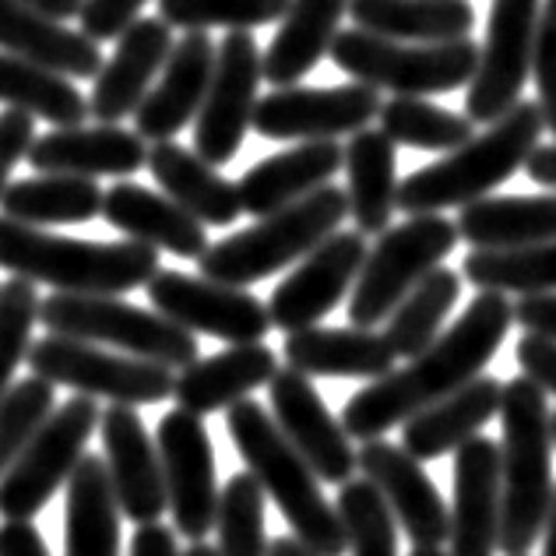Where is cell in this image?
<instances>
[{
    "instance_id": "30",
    "label": "cell",
    "mask_w": 556,
    "mask_h": 556,
    "mask_svg": "<svg viewBox=\"0 0 556 556\" xmlns=\"http://www.w3.org/2000/svg\"><path fill=\"white\" fill-rule=\"evenodd\" d=\"M282 356L306 377L377 380L394 370V349L374 328H303L286 334Z\"/></svg>"
},
{
    "instance_id": "9",
    "label": "cell",
    "mask_w": 556,
    "mask_h": 556,
    "mask_svg": "<svg viewBox=\"0 0 556 556\" xmlns=\"http://www.w3.org/2000/svg\"><path fill=\"white\" fill-rule=\"evenodd\" d=\"M458 226L444 215H408V223L380 232L367 251L349 296L353 328H377L433 268L458 247Z\"/></svg>"
},
{
    "instance_id": "38",
    "label": "cell",
    "mask_w": 556,
    "mask_h": 556,
    "mask_svg": "<svg viewBox=\"0 0 556 556\" xmlns=\"http://www.w3.org/2000/svg\"><path fill=\"white\" fill-rule=\"evenodd\" d=\"M0 102L53 127H78L89 121V99L75 81L14 53H0Z\"/></svg>"
},
{
    "instance_id": "34",
    "label": "cell",
    "mask_w": 556,
    "mask_h": 556,
    "mask_svg": "<svg viewBox=\"0 0 556 556\" xmlns=\"http://www.w3.org/2000/svg\"><path fill=\"white\" fill-rule=\"evenodd\" d=\"M64 556H121V504L106 462L85 455L67 479Z\"/></svg>"
},
{
    "instance_id": "19",
    "label": "cell",
    "mask_w": 556,
    "mask_h": 556,
    "mask_svg": "<svg viewBox=\"0 0 556 556\" xmlns=\"http://www.w3.org/2000/svg\"><path fill=\"white\" fill-rule=\"evenodd\" d=\"M359 476L374 482L384 496L399 529L413 539V546H444L451 539V510L444 496L437 493L433 479L422 472L402 444L388 441H363L356 451Z\"/></svg>"
},
{
    "instance_id": "6",
    "label": "cell",
    "mask_w": 556,
    "mask_h": 556,
    "mask_svg": "<svg viewBox=\"0 0 556 556\" xmlns=\"http://www.w3.org/2000/svg\"><path fill=\"white\" fill-rule=\"evenodd\" d=\"M345 218L349 194L342 187L328 184L314 190V194H306L303 201L289 204V208L271 212L257 218L254 226L212 243L198 257V268L212 282L247 289L289 265H300L317 243H325L331 232H339Z\"/></svg>"
},
{
    "instance_id": "20",
    "label": "cell",
    "mask_w": 556,
    "mask_h": 556,
    "mask_svg": "<svg viewBox=\"0 0 556 556\" xmlns=\"http://www.w3.org/2000/svg\"><path fill=\"white\" fill-rule=\"evenodd\" d=\"M102 447H106V472L113 482L121 515L135 525H152L163 518L166 504V479L159 447L144 430L135 405H110L99 419Z\"/></svg>"
},
{
    "instance_id": "56",
    "label": "cell",
    "mask_w": 556,
    "mask_h": 556,
    "mask_svg": "<svg viewBox=\"0 0 556 556\" xmlns=\"http://www.w3.org/2000/svg\"><path fill=\"white\" fill-rule=\"evenodd\" d=\"M268 556H317L311 546H303L296 535H278L268 543Z\"/></svg>"
},
{
    "instance_id": "47",
    "label": "cell",
    "mask_w": 556,
    "mask_h": 556,
    "mask_svg": "<svg viewBox=\"0 0 556 556\" xmlns=\"http://www.w3.org/2000/svg\"><path fill=\"white\" fill-rule=\"evenodd\" d=\"M532 78H535V89H539V110H543V121L556 135V0H543V11H539Z\"/></svg>"
},
{
    "instance_id": "29",
    "label": "cell",
    "mask_w": 556,
    "mask_h": 556,
    "mask_svg": "<svg viewBox=\"0 0 556 556\" xmlns=\"http://www.w3.org/2000/svg\"><path fill=\"white\" fill-rule=\"evenodd\" d=\"M501 399H504L501 380L479 374L455 394H447V399L433 402L413 419H405L402 447L416 462L444 458L451 451H458L465 441L479 437V430L486 427L493 416H501Z\"/></svg>"
},
{
    "instance_id": "58",
    "label": "cell",
    "mask_w": 556,
    "mask_h": 556,
    "mask_svg": "<svg viewBox=\"0 0 556 556\" xmlns=\"http://www.w3.org/2000/svg\"><path fill=\"white\" fill-rule=\"evenodd\" d=\"M184 556H223V553H218V546H208L201 539V543H190V549H184Z\"/></svg>"
},
{
    "instance_id": "16",
    "label": "cell",
    "mask_w": 556,
    "mask_h": 556,
    "mask_svg": "<svg viewBox=\"0 0 556 556\" xmlns=\"http://www.w3.org/2000/svg\"><path fill=\"white\" fill-rule=\"evenodd\" d=\"M367 237L359 229H339L325 243H317L282 282L275 286L268 300L271 328L303 331L317 328L334 306L345 300V292L356 286L363 261H367Z\"/></svg>"
},
{
    "instance_id": "41",
    "label": "cell",
    "mask_w": 556,
    "mask_h": 556,
    "mask_svg": "<svg viewBox=\"0 0 556 556\" xmlns=\"http://www.w3.org/2000/svg\"><path fill=\"white\" fill-rule=\"evenodd\" d=\"M377 121L394 144H408V149L422 152H455L476 138V124L465 113L444 110L422 96H391L380 106Z\"/></svg>"
},
{
    "instance_id": "2",
    "label": "cell",
    "mask_w": 556,
    "mask_h": 556,
    "mask_svg": "<svg viewBox=\"0 0 556 556\" xmlns=\"http://www.w3.org/2000/svg\"><path fill=\"white\" fill-rule=\"evenodd\" d=\"M0 268L33 286H50L75 296H121L149 286L163 271L155 247L135 240L102 243L56 237L39 226L0 215Z\"/></svg>"
},
{
    "instance_id": "21",
    "label": "cell",
    "mask_w": 556,
    "mask_h": 556,
    "mask_svg": "<svg viewBox=\"0 0 556 556\" xmlns=\"http://www.w3.org/2000/svg\"><path fill=\"white\" fill-rule=\"evenodd\" d=\"M173 47V28L163 18H138L116 39L113 56L102 61V71L92 78L89 116L96 124H124L135 116L152 81L166 67Z\"/></svg>"
},
{
    "instance_id": "42",
    "label": "cell",
    "mask_w": 556,
    "mask_h": 556,
    "mask_svg": "<svg viewBox=\"0 0 556 556\" xmlns=\"http://www.w3.org/2000/svg\"><path fill=\"white\" fill-rule=\"evenodd\" d=\"M265 501L268 493L251 472H237L218 490L215 532L223 556H268L265 535Z\"/></svg>"
},
{
    "instance_id": "24",
    "label": "cell",
    "mask_w": 556,
    "mask_h": 556,
    "mask_svg": "<svg viewBox=\"0 0 556 556\" xmlns=\"http://www.w3.org/2000/svg\"><path fill=\"white\" fill-rule=\"evenodd\" d=\"M215 53L218 47L208 33H184L177 39L163 75L135 113V130L144 141H173L190 121H198L212 85Z\"/></svg>"
},
{
    "instance_id": "55",
    "label": "cell",
    "mask_w": 556,
    "mask_h": 556,
    "mask_svg": "<svg viewBox=\"0 0 556 556\" xmlns=\"http://www.w3.org/2000/svg\"><path fill=\"white\" fill-rule=\"evenodd\" d=\"M22 4L50 14V18H56V22H67V18H78L85 0H22Z\"/></svg>"
},
{
    "instance_id": "53",
    "label": "cell",
    "mask_w": 556,
    "mask_h": 556,
    "mask_svg": "<svg viewBox=\"0 0 556 556\" xmlns=\"http://www.w3.org/2000/svg\"><path fill=\"white\" fill-rule=\"evenodd\" d=\"M130 556H184L177 549V532L169 525H138L135 539H130Z\"/></svg>"
},
{
    "instance_id": "17",
    "label": "cell",
    "mask_w": 556,
    "mask_h": 556,
    "mask_svg": "<svg viewBox=\"0 0 556 556\" xmlns=\"http://www.w3.org/2000/svg\"><path fill=\"white\" fill-rule=\"evenodd\" d=\"M380 99L370 85H339V89H271L265 99H257L254 130L268 141H334L342 135L370 127L380 116Z\"/></svg>"
},
{
    "instance_id": "5",
    "label": "cell",
    "mask_w": 556,
    "mask_h": 556,
    "mask_svg": "<svg viewBox=\"0 0 556 556\" xmlns=\"http://www.w3.org/2000/svg\"><path fill=\"white\" fill-rule=\"evenodd\" d=\"M543 110L539 102H518L482 135L447 152L441 163H430L399 184V208L405 215H441L447 208H465L490 190L507 184L525 169L529 155L543 141Z\"/></svg>"
},
{
    "instance_id": "32",
    "label": "cell",
    "mask_w": 556,
    "mask_h": 556,
    "mask_svg": "<svg viewBox=\"0 0 556 556\" xmlns=\"http://www.w3.org/2000/svg\"><path fill=\"white\" fill-rule=\"evenodd\" d=\"M149 173L163 187V194L194 215L201 226H232L243 215L237 184L177 141L149 144Z\"/></svg>"
},
{
    "instance_id": "35",
    "label": "cell",
    "mask_w": 556,
    "mask_h": 556,
    "mask_svg": "<svg viewBox=\"0 0 556 556\" xmlns=\"http://www.w3.org/2000/svg\"><path fill=\"white\" fill-rule=\"evenodd\" d=\"M458 237L472 251H521L556 240V194L479 198L458 215Z\"/></svg>"
},
{
    "instance_id": "12",
    "label": "cell",
    "mask_w": 556,
    "mask_h": 556,
    "mask_svg": "<svg viewBox=\"0 0 556 556\" xmlns=\"http://www.w3.org/2000/svg\"><path fill=\"white\" fill-rule=\"evenodd\" d=\"M539 11L543 0H493L479 67L465 92V116L472 124H496L521 102L532 75Z\"/></svg>"
},
{
    "instance_id": "7",
    "label": "cell",
    "mask_w": 556,
    "mask_h": 556,
    "mask_svg": "<svg viewBox=\"0 0 556 556\" xmlns=\"http://www.w3.org/2000/svg\"><path fill=\"white\" fill-rule=\"evenodd\" d=\"M328 56L349 78L377 92L422 99L462 89L479 67V47L472 36L455 42H399L363 28H339Z\"/></svg>"
},
{
    "instance_id": "1",
    "label": "cell",
    "mask_w": 556,
    "mask_h": 556,
    "mask_svg": "<svg viewBox=\"0 0 556 556\" xmlns=\"http://www.w3.org/2000/svg\"><path fill=\"white\" fill-rule=\"evenodd\" d=\"M510 325H515V303L504 292H479L441 339L408 359V367L370 380L345 402V433L353 441H377L391 427L455 394L482 374L504 345Z\"/></svg>"
},
{
    "instance_id": "43",
    "label": "cell",
    "mask_w": 556,
    "mask_h": 556,
    "mask_svg": "<svg viewBox=\"0 0 556 556\" xmlns=\"http://www.w3.org/2000/svg\"><path fill=\"white\" fill-rule=\"evenodd\" d=\"M339 518L349 556H399V521L367 479H349L339 490Z\"/></svg>"
},
{
    "instance_id": "28",
    "label": "cell",
    "mask_w": 556,
    "mask_h": 556,
    "mask_svg": "<svg viewBox=\"0 0 556 556\" xmlns=\"http://www.w3.org/2000/svg\"><path fill=\"white\" fill-rule=\"evenodd\" d=\"M278 374V359L265 342L229 345L223 353L194 359L177 374L173 399L177 408H187L194 416H212L243 402L247 394L271 384Z\"/></svg>"
},
{
    "instance_id": "40",
    "label": "cell",
    "mask_w": 556,
    "mask_h": 556,
    "mask_svg": "<svg viewBox=\"0 0 556 556\" xmlns=\"http://www.w3.org/2000/svg\"><path fill=\"white\" fill-rule=\"evenodd\" d=\"M462 275L479 292L546 296L556 292V240L521 251H472L462 261Z\"/></svg>"
},
{
    "instance_id": "25",
    "label": "cell",
    "mask_w": 556,
    "mask_h": 556,
    "mask_svg": "<svg viewBox=\"0 0 556 556\" xmlns=\"http://www.w3.org/2000/svg\"><path fill=\"white\" fill-rule=\"evenodd\" d=\"M345 166V149L339 141H300L292 149L261 159L240 177V204L247 215L265 218L303 201L314 190L328 187Z\"/></svg>"
},
{
    "instance_id": "23",
    "label": "cell",
    "mask_w": 556,
    "mask_h": 556,
    "mask_svg": "<svg viewBox=\"0 0 556 556\" xmlns=\"http://www.w3.org/2000/svg\"><path fill=\"white\" fill-rule=\"evenodd\" d=\"M28 166L36 173H61V177L127 180L149 166V144L138 130H127L121 124L56 127L33 141Z\"/></svg>"
},
{
    "instance_id": "36",
    "label": "cell",
    "mask_w": 556,
    "mask_h": 556,
    "mask_svg": "<svg viewBox=\"0 0 556 556\" xmlns=\"http://www.w3.org/2000/svg\"><path fill=\"white\" fill-rule=\"evenodd\" d=\"M356 28L399 42L468 39L476 11L468 0H349Z\"/></svg>"
},
{
    "instance_id": "60",
    "label": "cell",
    "mask_w": 556,
    "mask_h": 556,
    "mask_svg": "<svg viewBox=\"0 0 556 556\" xmlns=\"http://www.w3.org/2000/svg\"><path fill=\"white\" fill-rule=\"evenodd\" d=\"M553 444H556V413H553Z\"/></svg>"
},
{
    "instance_id": "11",
    "label": "cell",
    "mask_w": 556,
    "mask_h": 556,
    "mask_svg": "<svg viewBox=\"0 0 556 556\" xmlns=\"http://www.w3.org/2000/svg\"><path fill=\"white\" fill-rule=\"evenodd\" d=\"M28 367L53 388H71L89 399H110L113 405H155L173 399L177 374L159 363L110 353L106 345L47 334L28 349Z\"/></svg>"
},
{
    "instance_id": "45",
    "label": "cell",
    "mask_w": 556,
    "mask_h": 556,
    "mask_svg": "<svg viewBox=\"0 0 556 556\" xmlns=\"http://www.w3.org/2000/svg\"><path fill=\"white\" fill-rule=\"evenodd\" d=\"M53 384L42 377H25L0 399V476L28 447L42 422L53 413Z\"/></svg>"
},
{
    "instance_id": "14",
    "label": "cell",
    "mask_w": 556,
    "mask_h": 556,
    "mask_svg": "<svg viewBox=\"0 0 556 556\" xmlns=\"http://www.w3.org/2000/svg\"><path fill=\"white\" fill-rule=\"evenodd\" d=\"M144 289H149L152 311L190 334H212L229 345H247L265 342L271 331L268 303H261L254 292L240 286L212 282V278L187 271H159Z\"/></svg>"
},
{
    "instance_id": "15",
    "label": "cell",
    "mask_w": 556,
    "mask_h": 556,
    "mask_svg": "<svg viewBox=\"0 0 556 556\" xmlns=\"http://www.w3.org/2000/svg\"><path fill=\"white\" fill-rule=\"evenodd\" d=\"M159 462L166 479V504L177 535L201 543L215 529L218 510V479H215V447L204 430V419L173 408L163 416L155 433Z\"/></svg>"
},
{
    "instance_id": "39",
    "label": "cell",
    "mask_w": 556,
    "mask_h": 556,
    "mask_svg": "<svg viewBox=\"0 0 556 556\" xmlns=\"http://www.w3.org/2000/svg\"><path fill=\"white\" fill-rule=\"evenodd\" d=\"M462 296V275L451 268H433L408 296L394 306L384 320V339L394 349V356H419L422 349L433 345L444 334V320L455 311Z\"/></svg>"
},
{
    "instance_id": "50",
    "label": "cell",
    "mask_w": 556,
    "mask_h": 556,
    "mask_svg": "<svg viewBox=\"0 0 556 556\" xmlns=\"http://www.w3.org/2000/svg\"><path fill=\"white\" fill-rule=\"evenodd\" d=\"M515 356H518L521 377H529L532 384H539L546 394H556V339L525 331L518 339Z\"/></svg>"
},
{
    "instance_id": "13",
    "label": "cell",
    "mask_w": 556,
    "mask_h": 556,
    "mask_svg": "<svg viewBox=\"0 0 556 556\" xmlns=\"http://www.w3.org/2000/svg\"><path fill=\"white\" fill-rule=\"evenodd\" d=\"M261 47L251 33H229L218 42L215 71L204 106L194 121V152L212 166L232 163L247 130L254 124L257 89H261Z\"/></svg>"
},
{
    "instance_id": "54",
    "label": "cell",
    "mask_w": 556,
    "mask_h": 556,
    "mask_svg": "<svg viewBox=\"0 0 556 556\" xmlns=\"http://www.w3.org/2000/svg\"><path fill=\"white\" fill-rule=\"evenodd\" d=\"M525 173H529V180H535L539 187L556 190V141L539 144V149L529 155V163H525Z\"/></svg>"
},
{
    "instance_id": "22",
    "label": "cell",
    "mask_w": 556,
    "mask_h": 556,
    "mask_svg": "<svg viewBox=\"0 0 556 556\" xmlns=\"http://www.w3.org/2000/svg\"><path fill=\"white\" fill-rule=\"evenodd\" d=\"M501 549V444L472 437L455 451L451 556H496Z\"/></svg>"
},
{
    "instance_id": "52",
    "label": "cell",
    "mask_w": 556,
    "mask_h": 556,
    "mask_svg": "<svg viewBox=\"0 0 556 556\" xmlns=\"http://www.w3.org/2000/svg\"><path fill=\"white\" fill-rule=\"evenodd\" d=\"M0 556H53L33 521L0 525Z\"/></svg>"
},
{
    "instance_id": "48",
    "label": "cell",
    "mask_w": 556,
    "mask_h": 556,
    "mask_svg": "<svg viewBox=\"0 0 556 556\" xmlns=\"http://www.w3.org/2000/svg\"><path fill=\"white\" fill-rule=\"evenodd\" d=\"M144 4H149V0H85L78 14L81 33L96 42L121 39L127 28L138 22Z\"/></svg>"
},
{
    "instance_id": "46",
    "label": "cell",
    "mask_w": 556,
    "mask_h": 556,
    "mask_svg": "<svg viewBox=\"0 0 556 556\" xmlns=\"http://www.w3.org/2000/svg\"><path fill=\"white\" fill-rule=\"evenodd\" d=\"M39 296L36 286L25 278H8L0 286V399L11 391V377L18 363L28 359L33 349V328L39 320Z\"/></svg>"
},
{
    "instance_id": "18",
    "label": "cell",
    "mask_w": 556,
    "mask_h": 556,
    "mask_svg": "<svg viewBox=\"0 0 556 556\" xmlns=\"http://www.w3.org/2000/svg\"><path fill=\"white\" fill-rule=\"evenodd\" d=\"M268 394L271 419L286 433V441L303 455V462L314 468L317 479L334 482V486L353 479V472L359 468L353 437L345 433L342 419L328 413V405L311 384V377L286 367L271 377Z\"/></svg>"
},
{
    "instance_id": "33",
    "label": "cell",
    "mask_w": 556,
    "mask_h": 556,
    "mask_svg": "<svg viewBox=\"0 0 556 556\" xmlns=\"http://www.w3.org/2000/svg\"><path fill=\"white\" fill-rule=\"evenodd\" d=\"M399 144L384 130L363 127L345 144V177H349V215L363 237H380L391 229V215L399 208Z\"/></svg>"
},
{
    "instance_id": "4",
    "label": "cell",
    "mask_w": 556,
    "mask_h": 556,
    "mask_svg": "<svg viewBox=\"0 0 556 556\" xmlns=\"http://www.w3.org/2000/svg\"><path fill=\"white\" fill-rule=\"evenodd\" d=\"M226 430L247 472L261 482V490L286 515L292 535L317 556H345L349 546L339 507L325 496L317 472L286 441V433L278 430L271 413H265L257 402L243 399L226 408Z\"/></svg>"
},
{
    "instance_id": "8",
    "label": "cell",
    "mask_w": 556,
    "mask_h": 556,
    "mask_svg": "<svg viewBox=\"0 0 556 556\" xmlns=\"http://www.w3.org/2000/svg\"><path fill=\"white\" fill-rule=\"evenodd\" d=\"M39 325L50 334L106 345L169 370H184L201 359L198 339L187 328L173 325L159 311H144V306H135L121 296L53 292L39 303Z\"/></svg>"
},
{
    "instance_id": "49",
    "label": "cell",
    "mask_w": 556,
    "mask_h": 556,
    "mask_svg": "<svg viewBox=\"0 0 556 556\" xmlns=\"http://www.w3.org/2000/svg\"><path fill=\"white\" fill-rule=\"evenodd\" d=\"M33 141H36V116H28L22 110L0 113V194L8 190L14 166L28 159Z\"/></svg>"
},
{
    "instance_id": "51",
    "label": "cell",
    "mask_w": 556,
    "mask_h": 556,
    "mask_svg": "<svg viewBox=\"0 0 556 556\" xmlns=\"http://www.w3.org/2000/svg\"><path fill=\"white\" fill-rule=\"evenodd\" d=\"M515 325H521L525 331L556 339V292H546V296H521L515 303Z\"/></svg>"
},
{
    "instance_id": "31",
    "label": "cell",
    "mask_w": 556,
    "mask_h": 556,
    "mask_svg": "<svg viewBox=\"0 0 556 556\" xmlns=\"http://www.w3.org/2000/svg\"><path fill=\"white\" fill-rule=\"evenodd\" d=\"M349 0H289L271 47L261 56L265 81L275 89L303 81L331 53Z\"/></svg>"
},
{
    "instance_id": "44",
    "label": "cell",
    "mask_w": 556,
    "mask_h": 556,
    "mask_svg": "<svg viewBox=\"0 0 556 556\" xmlns=\"http://www.w3.org/2000/svg\"><path fill=\"white\" fill-rule=\"evenodd\" d=\"M289 0H159V18L184 33H251V28L282 22Z\"/></svg>"
},
{
    "instance_id": "57",
    "label": "cell",
    "mask_w": 556,
    "mask_h": 556,
    "mask_svg": "<svg viewBox=\"0 0 556 556\" xmlns=\"http://www.w3.org/2000/svg\"><path fill=\"white\" fill-rule=\"evenodd\" d=\"M543 556H556V493H553V507L546 518V543H543Z\"/></svg>"
},
{
    "instance_id": "27",
    "label": "cell",
    "mask_w": 556,
    "mask_h": 556,
    "mask_svg": "<svg viewBox=\"0 0 556 556\" xmlns=\"http://www.w3.org/2000/svg\"><path fill=\"white\" fill-rule=\"evenodd\" d=\"M0 50L50 67L71 81H92L102 71L99 42L81 28H67L22 0H0Z\"/></svg>"
},
{
    "instance_id": "3",
    "label": "cell",
    "mask_w": 556,
    "mask_h": 556,
    "mask_svg": "<svg viewBox=\"0 0 556 556\" xmlns=\"http://www.w3.org/2000/svg\"><path fill=\"white\" fill-rule=\"evenodd\" d=\"M553 413L529 377L504 384L501 399V553L529 556L553 507Z\"/></svg>"
},
{
    "instance_id": "37",
    "label": "cell",
    "mask_w": 556,
    "mask_h": 556,
    "mask_svg": "<svg viewBox=\"0 0 556 556\" xmlns=\"http://www.w3.org/2000/svg\"><path fill=\"white\" fill-rule=\"evenodd\" d=\"M102 198L96 180L61 177V173H36L28 180H14L0 194V208L8 218L25 226H78L102 215Z\"/></svg>"
},
{
    "instance_id": "26",
    "label": "cell",
    "mask_w": 556,
    "mask_h": 556,
    "mask_svg": "<svg viewBox=\"0 0 556 556\" xmlns=\"http://www.w3.org/2000/svg\"><path fill=\"white\" fill-rule=\"evenodd\" d=\"M102 218L116 232H124L127 240L187 261H198L212 247L208 232H204L208 226H201L173 198L155 194V190L130 180H116L106 190V198H102Z\"/></svg>"
},
{
    "instance_id": "10",
    "label": "cell",
    "mask_w": 556,
    "mask_h": 556,
    "mask_svg": "<svg viewBox=\"0 0 556 556\" xmlns=\"http://www.w3.org/2000/svg\"><path fill=\"white\" fill-rule=\"evenodd\" d=\"M99 419L102 408L89 394H75L53 408L28 447L0 476V515L8 521H33L75 476Z\"/></svg>"
},
{
    "instance_id": "59",
    "label": "cell",
    "mask_w": 556,
    "mask_h": 556,
    "mask_svg": "<svg viewBox=\"0 0 556 556\" xmlns=\"http://www.w3.org/2000/svg\"><path fill=\"white\" fill-rule=\"evenodd\" d=\"M408 556H451V553H444V546H413Z\"/></svg>"
}]
</instances>
